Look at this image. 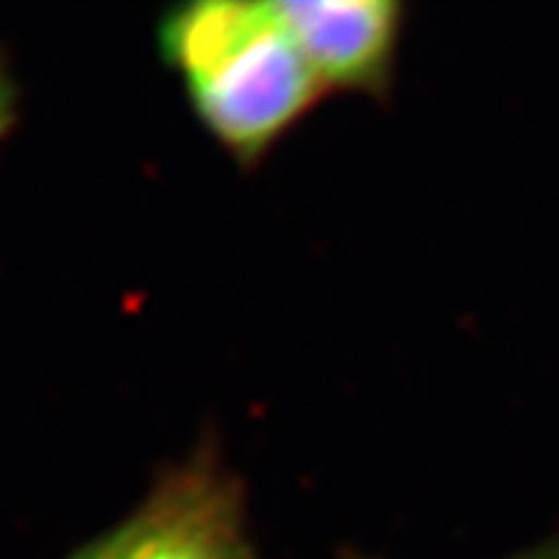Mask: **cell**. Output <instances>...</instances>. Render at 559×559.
I'll return each mask as SVG.
<instances>
[{
	"label": "cell",
	"mask_w": 559,
	"mask_h": 559,
	"mask_svg": "<svg viewBox=\"0 0 559 559\" xmlns=\"http://www.w3.org/2000/svg\"><path fill=\"white\" fill-rule=\"evenodd\" d=\"M156 49L191 112L240 168H254L324 90L273 0H194L156 22Z\"/></svg>",
	"instance_id": "cell-1"
},
{
	"label": "cell",
	"mask_w": 559,
	"mask_h": 559,
	"mask_svg": "<svg viewBox=\"0 0 559 559\" xmlns=\"http://www.w3.org/2000/svg\"><path fill=\"white\" fill-rule=\"evenodd\" d=\"M63 559H261L248 489L213 436L154 478L135 509Z\"/></svg>",
	"instance_id": "cell-2"
},
{
	"label": "cell",
	"mask_w": 559,
	"mask_h": 559,
	"mask_svg": "<svg viewBox=\"0 0 559 559\" xmlns=\"http://www.w3.org/2000/svg\"><path fill=\"white\" fill-rule=\"evenodd\" d=\"M324 94L384 98L404 33L396 0H273Z\"/></svg>",
	"instance_id": "cell-3"
},
{
	"label": "cell",
	"mask_w": 559,
	"mask_h": 559,
	"mask_svg": "<svg viewBox=\"0 0 559 559\" xmlns=\"http://www.w3.org/2000/svg\"><path fill=\"white\" fill-rule=\"evenodd\" d=\"M20 119V84H16L8 57L0 49V145L5 143Z\"/></svg>",
	"instance_id": "cell-4"
},
{
	"label": "cell",
	"mask_w": 559,
	"mask_h": 559,
	"mask_svg": "<svg viewBox=\"0 0 559 559\" xmlns=\"http://www.w3.org/2000/svg\"><path fill=\"white\" fill-rule=\"evenodd\" d=\"M338 559H384V557L361 552V550H355V548H343L338 552ZM509 559H559V538H552L544 546H536L527 552H520V555L509 557Z\"/></svg>",
	"instance_id": "cell-5"
}]
</instances>
